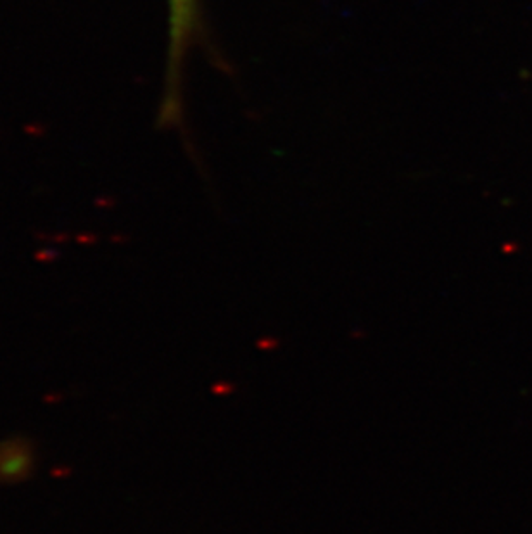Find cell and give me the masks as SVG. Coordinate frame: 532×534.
I'll return each mask as SVG.
<instances>
[{
	"label": "cell",
	"mask_w": 532,
	"mask_h": 534,
	"mask_svg": "<svg viewBox=\"0 0 532 534\" xmlns=\"http://www.w3.org/2000/svg\"><path fill=\"white\" fill-rule=\"evenodd\" d=\"M168 4V51L164 90L160 106V125L183 122V72L191 45L202 36L199 0H166Z\"/></svg>",
	"instance_id": "cell-1"
},
{
	"label": "cell",
	"mask_w": 532,
	"mask_h": 534,
	"mask_svg": "<svg viewBox=\"0 0 532 534\" xmlns=\"http://www.w3.org/2000/svg\"><path fill=\"white\" fill-rule=\"evenodd\" d=\"M35 446L28 438H5L0 441V484H19L34 476Z\"/></svg>",
	"instance_id": "cell-2"
}]
</instances>
